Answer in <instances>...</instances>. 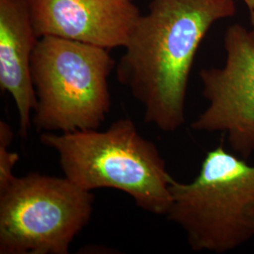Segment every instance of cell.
<instances>
[{"label":"cell","mask_w":254,"mask_h":254,"mask_svg":"<svg viewBox=\"0 0 254 254\" xmlns=\"http://www.w3.org/2000/svg\"><path fill=\"white\" fill-rule=\"evenodd\" d=\"M251 18H252V24H253V28L250 30V34L252 37V40L254 44V9L251 11Z\"/></svg>","instance_id":"cell-10"},{"label":"cell","mask_w":254,"mask_h":254,"mask_svg":"<svg viewBox=\"0 0 254 254\" xmlns=\"http://www.w3.org/2000/svg\"><path fill=\"white\" fill-rule=\"evenodd\" d=\"M38 38L58 37L113 49L127 46L139 9L132 0H27Z\"/></svg>","instance_id":"cell-7"},{"label":"cell","mask_w":254,"mask_h":254,"mask_svg":"<svg viewBox=\"0 0 254 254\" xmlns=\"http://www.w3.org/2000/svg\"><path fill=\"white\" fill-rule=\"evenodd\" d=\"M13 139L12 130L5 122H0V191L7 189L15 179L13 168L19 160L18 154L9 152Z\"/></svg>","instance_id":"cell-9"},{"label":"cell","mask_w":254,"mask_h":254,"mask_svg":"<svg viewBox=\"0 0 254 254\" xmlns=\"http://www.w3.org/2000/svg\"><path fill=\"white\" fill-rule=\"evenodd\" d=\"M242 1L247 5L250 11H252L254 9V0H242Z\"/></svg>","instance_id":"cell-11"},{"label":"cell","mask_w":254,"mask_h":254,"mask_svg":"<svg viewBox=\"0 0 254 254\" xmlns=\"http://www.w3.org/2000/svg\"><path fill=\"white\" fill-rule=\"evenodd\" d=\"M38 41L27 0H0V89L15 102L22 138L37 106L31 59Z\"/></svg>","instance_id":"cell-8"},{"label":"cell","mask_w":254,"mask_h":254,"mask_svg":"<svg viewBox=\"0 0 254 254\" xmlns=\"http://www.w3.org/2000/svg\"><path fill=\"white\" fill-rule=\"evenodd\" d=\"M236 12L234 0H151L116 68L119 82L143 107L146 124L171 133L186 123L197 51L213 25Z\"/></svg>","instance_id":"cell-1"},{"label":"cell","mask_w":254,"mask_h":254,"mask_svg":"<svg viewBox=\"0 0 254 254\" xmlns=\"http://www.w3.org/2000/svg\"><path fill=\"white\" fill-rule=\"evenodd\" d=\"M167 218L194 252L226 254L254 238V165L223 144L208 151L190 183L173 179Z\"/></svg>","instance_id":"cell-3"},{"label":"cell","mask_w":254,"mask_h":254,"mask_svg":"<svg viewBox=\"0 0 254 254\" xmlns=\"http://www.w3.org/2000/svg\"><path fill=\"white\" fill-rule=\"evenodd\" d=\"M94 197L66 177L32 173L0 191V254H67Z\"/></svg>","instance_id":"cell-5"},{"label":"cell","mask_w":254,"mask_h":254,"mask_svg":"<svg viewBox=\"0 0 254 254\" xmlns=\"http://www.w3.org/2000/svg\"><path fill=\"white\" fill-rule=\"evenodd\" d=\"M40 140L59 154L64 177L78 188L117 190L139 208L166 216L173 178L157 147L131 120H118L104 131L44 132Z\"/></svg>","instance_id":"cell-2"},{"label":"cell","mask_w":254,"mask_h":254,"mask_svg":"<svg viewBox=\"0 0 254 254\" xmlns=\"http://www.w3.org/2000/svg\"><path fill=\"white\" fill-rule=\"evenodd\" d=\"M226 62L200 72L208 106L191 124L199 132L222 133L232 152L248 159L254 154V44L239 24L224 36Z\"/></svg>","instance_id":"cell-6"},{"label":"cell","mask_w":254,"mask_h":254,"mask_svg":"<svg viewBox=\"0 0 254 254\" xmlns=\"http://www.w3.org/2000/svg\"><path fill=\"white\" fill-rule=\"evenodd\" d=\"M109 50L58 37L39 38L31 59L38 131L96 130L111 107Z\"/></svg>","instance_id":"cell-4"}]
</instances>
